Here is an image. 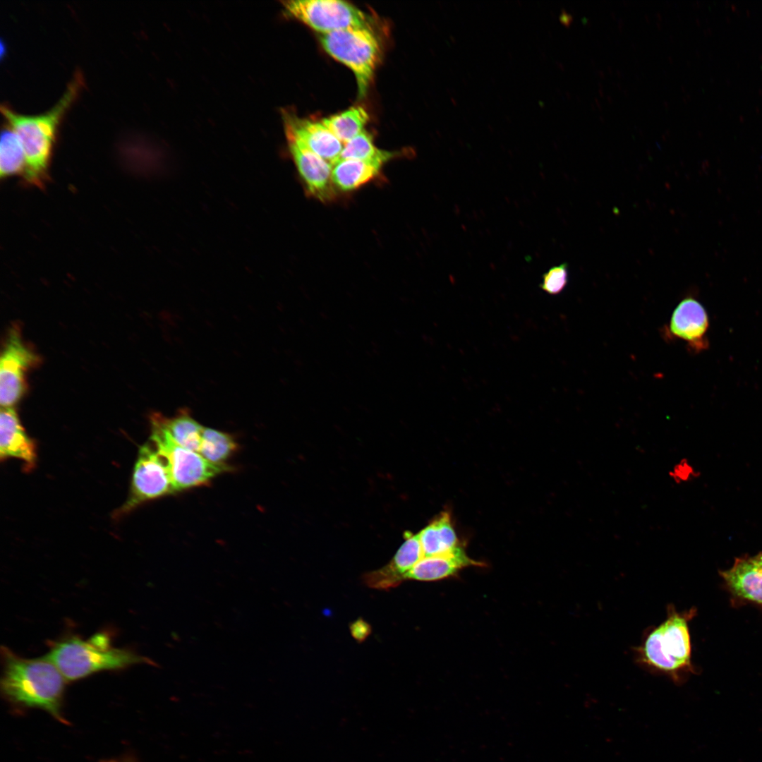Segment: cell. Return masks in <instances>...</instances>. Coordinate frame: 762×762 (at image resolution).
<instances>
[{
  "instance_id": "cell-1",
  "label": "cell",
  "mask_w": 762,
  "mask_h": 762,
  "mask_svg": "<svg viewBox=\"0 0 762 762\" xmlns=\"http://www.w3.org/2000/svg\"><path fill=\"white\" fill-rule=\"evenodd\" d=\"M3 663L1 689L11 703L42 709L66 722L61 706L67 682L46 656L25 658L7 647L1 648Z\"/></svg>"
},
{
  "instance_id": "cell-2",
  "label": "cell",
  "mask_w": 762,
  "mask_h": 762,
  "mask_svg": "<svg viewBox=\"0 0 762 762\" xmlns=\"http://www.w3.org/2000/svg\"><path fill=\"white\" fill-rule=\"evenodd\" d=\"M83 85V77L78 71L55 105L38 115L20 114L6 104L1 105V113L17 135L23 149L25 167L23 176L28 183L36 186H44L57 127Z\"/></svg>"
},
{
  "instance_id": "cell-3",
  "label": "cell",
  "mask_w": 762,
  "mask_h": 762,
  "mask_svg": "<svg viewBox=\"0 0 762 762\" xmlns=\"http://www.w3.org/2000/svg\"><path fill=\"white\" fill-rule=\"evenodd\" d=\"M695 612L694 608L679 612L670 605L666 618L645 634L636 649L638 663L682 683L687 674L694 672L689 622Z\"/></svg>"
},
{
  "instance_id": "cell-4",
  "label": "cell",
  "mask_w": 762,
  "mask_h": 762,
  "mask_svg": "<svg viewBox=\"0 0 762 762\" xmlns=\"http://www.w3.org/2000/svg\"><path fill=\"white\" fill-rule=\"evenodd\" d=\"M46 658L67 682L107 670H120L142 664L155 665L151 659L133 650L113 646L105 633H97L88 639L77 636L64 638L52 645Z\"/></svg>"
},
{
  "instance_id": "cell-5",
  "label": "cell",
  "mask_w": 762,
  "mask_h": 762,
  "mask_svg": "<svg viewBox=\"0 0 762 762\" xmlns=\"http://www.w3.org/2000/svg\"><path fill=\"white\" fill-rule=\"evenodd\" d=\"M150 439L167 462L175 492L207 484L217 475L231 469L176 444L162 425L159 413L151 417Z\"/></svg>"
},
{
  "instance_id": "cell-6",
  "label": "cell",
  "mask_w": 762,
  "mask_h": 762,
  "mask_svg": "<svg viewBox=\"0 0 762 762\" xmlns=\"http://www.w3.org/2000/svg\"><path fill=\"white\" fill-rule=\"evenodd\" d=\"M325 52L354 73L359 98L366 95L377 65L380 48L372 29L352 28L321 34Z\"/></svg>"
},
{
  "instance_id": "cell-7",
  "label": "cell",
  "mask_w": 762,
  "mask_h": 762,
  "mask_svg": "<svg viewBox=\"0 0 762 762\" xmlns=\"http://www.w3.org/2000/svg\"><path fill=\"white\" fill-rule=\"evenodd\" d=\"M282 4L289 16L321 34L352 28L372 29L370 17L346 1L291 0Z\"/></svg>"
},
{
  "instance_id": "cell-8",
  "label": "cell",
  "mask_w": 762,
  "mask_h": 762,
  "mask_svg": "<svg viewBox=\"0 0 762 762\" xmlns=\"http://www.w3.org/2000/svg\"><path fill=\"white\" fill-rule=\"evenodd\" d=\"M174 492L165 459L155 447L147 443L139 450L128 498L116 515L126 514L144 502Z\"/></svg>"
},
{
  "instance_id": "cell-9",
  "label": "cell",
  "mask_w": 762,
  "mask_h": 762,
  "mask_svg": "<svg viewBox=\"0 0 762 762\" xmlns=\"http://www.w3.org/2000/svg\"><path fill=\"white\" fill-rule=\"evenodd\" d=\"M40 358L23 340L18 327L11 328L0 358V403L13 407L26 390V373Z\"/></svg>"
},
{
  "instance_id": "cell-10",
  "label": "cell",
  "mask_w": 762,
  "mask_h": 762,
  "mask_svg": "<svg viewBox=\"0 0 762 762\" xmlns=\"http://www.w3.org/2000/svg\"><path fill=\"white\" fill-rule=\"evenodd\" d=\"M290 153L309 195L322 202L336 198L332 164L308 149L294 135L286 133Z\"/></svg>"
},
{
  "instance_id": "cell-11",
  "label": "cell",
  "mask_w": 762,
  "mask_h": 762,
  "mask_svg": "<svg viewBox=\"0 0 762 762\" xmlns=\"http://www.w3.org/2000/svg\"><path fill=\"white\" fill-rule=\"evenodd\" d=\"M423 557L418 534L406 532L405 540L389 564L363 576L370 588L389 590L405 581V575Z\"/></svg>"
},
{
  "instance_id": "cell-12",
  "label": "cell",
  "mask_w": 762,
  "mask_h": 762,
  "mask_svg": "<svg viewBox=\"0 0 762 762\" xmlns=\"http://www.w3.org/2000/svg\"><path fill=\"white\" fill-rule=\"evenodd\" d=\"M286 133L301 140L312 152L332 164L339 159L344 144L321 121H314L286 114Z\"/></svg>"
},
{
  "instance_id": "cell-13",
  "label": "cell",
  "mask_w": 762,
  "mask_h": 762,
  "mask_svg": "<svg viewBox=\"0 0 762 762\" xmlns=\"http://www.w3.org/2000/svg\"><path fill=\"white\" fill-rule=\"evenodd\" d=\"M0 457H14L25 463L29 471L34 468L36 445L25 433L13 407H1L0 416Z\"/></svg>"
},
{
  "instance_id": "cell-14",
  "label": "cell",
  "mask_w": 762,
  "mask_h": 762,
  "mask_svg": "<svg viewBox=\"0 0 762 762\" xmlns=\"http://www.w3.org/2000/svg\"><path fill=\"white\" fill-rule=\"evenodd\" d=\"M708 319L704 308L696 300H682L672 315L670 329L672 334L689 342L694 348H705Z\"/></svg>"
},
{
  "instance_id": "cell-15",
  "label": "cell",
  "mask_w": 762,
  "mask_h": 762,
  "mask_svg": "<svg viewBox=\"0 0 762 762\" xmlns=\"http://www.w3.org/2000/svg\"><path fill=\"white\" fill-rule=\"evenodd\" d=\"M483 564L459 546L445 555L423 557L405 575V580L435 581L454 576L465 567Z\"/></svg>"
},
{
  "instance_id": "cell-16",
  "label": "cell",
  "mask_w": 762,
  "mask_h": 762,
  "mask_svg": "<svg viewBox=\"0 0 762 762\" xmlns=\"http://www.w3.org/2000/svg\"><path fill=\"white\" fill-rule=\"evenodd\" d=\"M720 574L735 596L762 605V566L754 557L737 559Z\"/></svg>"
},
{
  "instance_id": "cell-17",
  "label": "cell",
  "mask_w": 762,
  "mask_h": 762,
  "mask_svg": "<svg viewBox=\"0 0 762 762\" xmlns=\"http://www.w3.org/2000/svg\"><path fill=\"white\" fill-rule=\"evenodd\" d=\"M382 166L373 162L339 159L332 164L334 186L340 192L353 191L379 177Z\"/></svg>"
},
{
  "instance_id": "cell-18",
  "label": "cell",
  "mask_w": 762,
  "mask_h": 762,
  "mask_svg": "<svg viewBox=\"0 0 762 762\" xmlns=\"http://www.w3.org/2000/svg\"><path fill=\"white\" fill-rule=\"evenodd\" d=\"M423 557L445 555L459 547L449 513L445 512L418 533Z\"/></svg>"
},
{
  "instance_id": "cell-19",
  "label": "cell",
  "mask_w": 762,
  "mask_h": 762,
  "mask_svg": "<svg viewBox=\"0 0 762 762\" xmlns=\"http://www.w3.org/2000/svg\"><path fill=\"white\" fill-rule=\"evenodd\" d=\"M159 416L162 425L176 444L186 449L200 452L204 427L192 418L187 410H181L171 418L159 413Z\"/></svg>"
},
{
  "instance_id": "cell-20",
  "label": "cell",
  "mask_w": 762,
  "mask_h": 762,
  "mask_svg": "<svg viewBox=\"0 0 762 762\" xmlns=\"http://www.w3.org/2000/svg\"><path fill=\"white\" fill-rule=\"evenodd\" d=\"M368 119L365 109L353 107L338 114L325 118L320 121L344 144L365 130L364 126Z\"/></svg>"
},
{
  "instance_id": "cell-21",
  "label": "cell",
  "mask_w": 762,
  "mask_h": 762,
  "mask_svg": "<svg viewBox=\"0 0 762 762\" xmlns=\"http://www.w3.org/2000/svg\"><path fill=\"white\" fill-rule=\"evenodd\" d=\"M25 167V158L20 140L8 126L2 130L0 145V175L1 177L21 174Z\"/></svg>"
},
{
  "instance_id": "cell-22",
  "label": "cell",
  "mask_w": 762,
  "mask_h": 762,
  "mask_svg": "<svg viewBox=\"0 0 762 762\" xmlns=\"http://www.w3.org/2000/svg\"><path fill=\"white\" fill-rule=\"evenodd\" d=\"M238 445L226 433L204 428L199 454L215 464H226L225 461L236 450Z\"/></svg>"
},
{
  "instance_id": "cell-23",
  "label": "cell",
  "mask_w": 762,
  "mask_h": 762,
  "mask_svg": "<svg viewBox=\"0 0 762 762\" xmlns=\"http://www.w3.org/2000/svg\"><path fill=\"white\" fill-rule=\"evenodd\" d=\"M394 153L380 150L374 145L372 135L363 130L343 145L339 159H351L376 162L383 165Z\"/></svg>"
},
{
  "instance_id": "cell-24",
  "label": "cell",
  "mask_w": 762,
  "mask_h": 762,
  "mask_svg": "<svg viewBox=\"0 0 762 762\" xmlns=\"http://www.w3.org/2000/svg\"><path fill=\"white\" fill-rule=\"evenodd\" d=\"M568 282V265L566 262L554 266L542 277L540 288L551 295L561 293Z\"/></svg>"
},
{
  "instance_id": "cell-25",
  "label": "cell",
  "mask_w": 762,
  "mask_h": 762,
  "mask_svg": "<svg viewBox=\"0 0 762 762\" xmlns=\"http://www.w3.org/2000/svg\"><path fill=\"white\" fill-rule=\"evenodd\" d=\"M692 474L691 466L684 460H681L675 464L668 471L669 478L675 483L684 482Z\"/></svg>"
},
{
  "instance_id": "cell-26",
  "label": "cell",
  "mask_w": 762,
  "mask_h": 762,
  "mask_svg": "<svg viewBox=\"0 0 762 762\" xmlns=\"http://www.w3.org/2000/svg\"><path fill=\"white\" fill-rule=\"evenodd\" d=\"M351 636L358 642H362L370 634V625L362 618L351 622L349 627Z\"/></svg>"
},
{
  "instance_id": "cell-27",
  "label": "cell",
  "mask_w": 762,
  "mask_h": 762,
  "mask_svg": "<svg viewBox=\"0 0 762 762\" xmlns=\"http://www.w3.org/2000/svg\"><path fill=\"white\" fill-rule=\"evenodd\" d=\"M560 17H561V20L564 23H569L571 21V19H570L571 16L569 15H567L566 13H563V14Z\"/></svg>"
},
{
  "instance_id": "cell-28",
  "label": "cell",
  "mask_w": 762,
  "mask_h": 762,
  "mask_svg": "<svg viewBox=\"0 0 762 762\" xmlns=\"http://www.w3.org/2000/svg\"><path fill=\"white\" fill-rule=\"evenodd\" d=\"M754 557L762 566V552L754 556Z\"/></svg>"
}]
</instances>
